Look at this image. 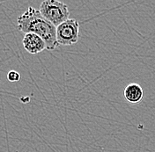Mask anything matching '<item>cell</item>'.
Wrapping results in <instances>:
<instances>
[{
  "label": "cell",
  "instance_id": "1",
  "mask_svg": "<svg viewBox=\"0 0 155 152\" xmlns=\"http://www.w3.org/2000/svg\"><path fill=\"white\" fill-rule=\"evenodd\" d=\"M18 29L26 34H35L45 41L48 50H54L59 44L57 40V27L45 19L39 10L28 7L18 19Z\"/></svg>",
  "mask_w": 155,
  "mask_h": 152
},
{
  "label": "cell",
  "instance_id": "2",
  "mask_svg": "<svg viewBox=\"0 0 155 152\" xmlns=\"http://www.w3.org/2000/svg\"><path fill=\"white\" fill-rule=\"evenodd\" d=\"M41 14L58 27L59 25L69 19L70 11L67 5L56 0H45L40 5Z\"/></svg>",
  "mask_w": 155,
  "mask_h": 152
},
{
  "label": "cell",
  "instance_id": "3",
  "mask_svg": "<svg viewBox=\"0 0 155 152\" xmlns=\"http://www.w3.org/2000/svg\"><path fill=\"white\" fill-rule=\"evenodd\" d=\"M79 23L75 19H69L57 27V40L59 45L70 46L78 40Z\"/></svg>",
  "mask_w": 155,
  "mask_h": 152
},
{
  "label": "cell",
  "instance_id": "4",
  "mask_svg": "<svg viewBox=\"0 0 155 152\" xmlns=\"http://www.w3.org/2000/svg\"><path fill=\"white\" fill-rule=\"evenodd\" d=\"M22 43L26 51L34 55L47 49L45 41L39 35L35 34H26L22 40Z\"/></svg>",
  "mask_w": 155,
  "mask_h": 152
},
{
  "label": "cell",
  "instance_id": "5",
  "mask_svg": "<svg viewBox=\"0 0 155 152\" xmlns=\"http://www.w3.org/2000/svg\"><path fill=\"white\" fill-rule=\"evenodd\" d=\"M124 97L128 102L131 104H137L144 99L145 92L143 88L138 84L132 83L126 86L124 90Z\"/></svg>",
  "mask_w": 155,
  "mask_h": 152
},
{
  "label": "cell",
  "instance_id": "6",
  "mask_svg": "<svg viewBox=\"0 0 155 152\" xmlns=\"http://www.w3.org/2000/svg\"><path fill=\"white\" fill-rule=\"evenodd\" d=\"M7 79L10 82H18L20 79V74L16 70H10L7 74Z\"/></svg>",
  "mask_w": 155,
  "mask_h": 152
}]
</instances>
